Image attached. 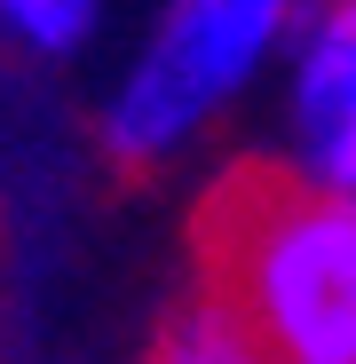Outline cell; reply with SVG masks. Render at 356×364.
Listing matches in <instances>:
<instances>
[{
  "instance_id": "obj_1",
  "label": "cell",
  "mask_w": 356,
  "mask_h": 364,
  "mask_svg": "<svg viewBox=\"0 0 356 364\" xmlns=\"http://www.w3.org/2000/svg\"><path fill=\"white\" fill-rule=\"evenodd\" d=\"M198 230L214 293L254 325L269 364H356V198L246 166Z\"/></svg>"
},
{
  "instance_id": "obj_2",
  "label": "cell",
  "mask_w": 356,
  "mask_h": 364,
  "mask_svg": "<svg viewBox=\"0 0 356 364\" xmlns=\"http://www.w3.org/2000/svg\"><path fill=\"white\" fill-rule=\"evenodd\" d=\"M301 0H166L151 48L103 103V151L119 166L174 159L214 111L254 87V72L293 40Z\"/></svg>"
},
{
  "instance_id": "obj_3",
  "label": "cell",
  "mask_w": 356,
  "mask_h": 364,
  "mask_svg": "<svg viewBox=\"0 0 356 364\" xmlns=\"http://www.w3.org/2000/svg\"><path fill=\"white\" fill-rule=\"evenodd\" d=\"M293 159L301 182L356 198V0H325L293 32Z\"/></svg>"
},
{
  "instance_id": "obj_4",
  "label": "cell",
  "mask_w": 356,
  "mask_h": 364,
  "mask_svg": "<svg viewBox=\"0 0 356 364\" xmlns=\"http://www.w3.org/2000/svg\"><path fill=\"white\" fill-rule=\"evenodd\" d=\"M143 364H269V348L254 341V325L230 309V301L206 285L198 301H183V309L166 317V333L151 341Z\"/></svg>"
},
{
  "instance_id": "obj_5",
  "label": "cell",
  "mask_w": 356,
  "mask_h": 364,
  "mask_svg": "<svg viewBox=\"0 0 356 364\" xmlns=\"http://www.w3.org/2000/svg\"><path fill=\"white\" fill-rule=\"evenodd\" d=\"M103 24V0H0V32L24 40L32 55H72Z\"/></svg>"
}]
</instances>
